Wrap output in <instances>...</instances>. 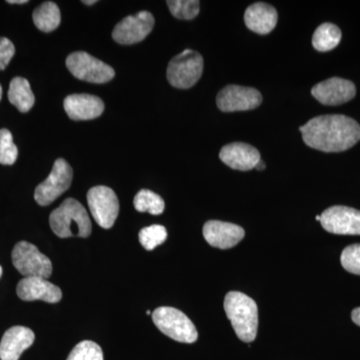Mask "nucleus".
<instances>
[{"instance_id":"obj_37","label":"nucleus","mask_w":360,"mask_h":360,"mask_svg":"<svg viewBox=\"0 0 360 360\" xmlns=\"http://www.w3.org/2000/svg\"><path fill=\"white\" fill-rule=\"evenodd\" d=\"M146 314H151L150 310H148V311H146Z\"/></svg>"},{"instance_id":"obj_33","label":"nucleus","mask_w":360,"mask_h":360,"mask_svg":"<svg viewBox=\"0 0 360 360\" xmlns=\"http://www.w3.org/2000/svg\"><path fill=\"white\" fill-rule=\"evenodd\" d=\"M84 4H86V6H92V4H96V0H91V1H82Z\"/></svg>"},{"instance_id":"obj_18","label":"nucleus","mask_w":360,"mask_h":360,"mask_svg":"<svg viewBox=\"0 0 360 360\" xmlns=\"http://www.w3.org/2000/svg\"><path fill=\"white\" fill-rule=\"evenodd\" d=\"M35 335L30 328L13 326L6 331L0 342V359L18 360L34 342Z\"/></svg>"},{"instance_id":"obj_5","label":"nucleus","mask_w":360,"mask_h":360,"mask_svg":"<svg viewBox=\"0 0 360 360\" xmlns=\"http://www.w3.org/2000/svg\"><path fill=\"white\" fill-rule=\"evenodd\" d=\"M203 71V58L198 52L186 49L170 60L167 66L168 82L179 89L194 86Z\"/></svg>"},{"instance_id":"obj_14","label":"nucleus","mask_w":360,"mask_h":360,"mask_svg":"<svg viewBox=\"0 0 360 360\" xmlns=\"http://www.w3.org/2000/svg\"><path fill=\"white\" fill-rule=\"evenodd\" d=\"M203 236L208 245L220 250L234 248L245 238V231L239 225L219 220H210L203 226Z\"/></svg>"},{"instance_id":"obj_16","label":"nucleus","mask_w":360,"mask_h":360,"mask_svg":"<svg viewBox=\"0 0 360 360\" xmlns=\"http://www.w3.org/2000/svg\"><path fill=\"white\" fill-rule=\"evenodd\" d=\"M219 158L232 169L248 172L257 167L260 158L259 151L243 142H232L220 150Z\"/></svg>"},{"instance_id":"obj_4","label":"nucleus","mask_w":360,"mask_h":360,"mask_svg":"<svg viewBox=\"0 0 360 360\" xmlns=\"http://www.w3.org/2000/svg\"><path fill=\"white\" fill-rule=\"evenodd\" d=\"M153 321L163 335L175 341L193 343L198 340V329L184 312L174 307H158L153 312Z\"/></svg>"},{"instance_id":"obj_8","label":"nucleus","mask_w":360,"mask_h":360,"mask_svg":"<svg viewBox=\"0 0 360 360\" xmlns=\"http://www.w3.org/2000/svg\"><path fill=\"white\" fill-rule=\"evenodd\" d=\"M72 176V168L68 161L58 158L54 162L49 177L35 188V201L41 206L51 205L70 188Z\"/></svg>"},{"instance_id":"obj_13","label":"nucleus","mask_w":360,"mask_h":360,"mask_svg":"<svg viewBox=\"0 0 360 360\" xmlns=\"http://www.w3.org/2000/svg\"><path fill=\"white\" fill-rule=\"evenodd\" d=\"M311 94L324 105H340L354 98L356 89L350 80L331 77L314 85Z\"/></svg>"},{"instance_id":"obj_27","label":"nucleus","mask_w":360,"mask_h":360,"mask_svg":"<svg viewBox=\"0 0 360 360\" xmlns=\"http://www.w3.org/2000/svg\"><path fill=\"white\" fill-rule=\"evenodd\" d=\"M18 150L8 129H0V163L11 165L18 160Z\"/></svg>"},{"instance_id":"obj_15","label":"nucleus","mask_w":360,"mask_h":360,"mask_svg":"<svg viewBox=\"0 0 360 360\" xmlns=\"http://www.w3.org/2000/svg\"><path fill=\"white\" fill-rule=\"evenodd\" d=\"M16 293L25 302L42 300L49 303H58L63 297L60 288L42 277H25L21 279L16 288Z\"/></svg>"},{"instance_id":"obj_22","label":"nucleus","mask_w":360,"mask_h":360,"mask_svg":"<svg viewBox=\"0 0 360 360\" xmlns=\"http://www.w3.org/2000/svg\"><path fill=\"white\" fill-rule=\"evenodd\" d=\"M341 40V30L333 23H323L316 28L312 37V45L317 51H333Z\"/></svg>"},{"instance_id":"obj_28","label":"nucleus","mask_w":360,"mask_h":360,"mask_svg":"<svg viewBox=\"0 0 360 360\" xmlns=\"http://www.w3.org/2000/svg\"><path fill=\"white\" fill-rule=\"evenodd\" d=\"M340 262L347 271L360 276V245L345 248L341 253Z\"/></svg>"},{"instance_id":"obj_19","label":"nucleus","mask_w":360,"mask_h":360,"mask_svg":"<svg viewBox=\"0 0 360 360\" xmlns=\"http://www.w3.org/2000/svg\"><path fill=\"white\" fill-rule=\"evenodd\" d=\"M278 20L276 9L264 2H257L248 7L245 22L251 32L257 34H269L276 28Z\"/></svg>"},{"instance_id":"obj_1","label":"nucleus","mask_w":360,"mask_h":360,"mask_svg":"<svg viewBox=\"0 0 360 360\" xmlns=\"http://www.w3.org/2000/svg\"><path fill=\"white\" fill-rule=\"evenodd\" d=\"M303 141L324 153H340L360 141V125L341 115H319L300 127Z\"/></svg>"},{"instance_id":"obj_31","label":"nucleus","mask_w":360,"mask_h":360,"mask_svg":"<svg viewBox=\"0 0 360 360\" xmlns=\"http://www.w3.org/2000/svg\"><path fill=\"white\" fill-rule=\"evenodd\" d=\"M266 165H265L264 161L260 160L258 161L257 167H255V169L258 170V172H262V170H264Z\"/></svg>"},{"instance_id":"obj_29","label":"nucleus","mask_w":360,"mask_h":360,"mask_svg":"<svg viewBox=\"0 0 360 360\" xmlns=\"http://www.w3.org/2000/svg\"><path fill=\"white\" fill-rule=\"evenodd\" d=\"M15 53L13 42L6 37H0V70H6Z\"/></svg>"},{"instance_id":"obj_11","label":"nucleus","mask_w":360,"mask_h":360,"mask_svg":"<svg viewBox=\"0 0 360 360\" xmlns=\"http://www.w3.org/2000/svg\"><path fill=\"white\" fill-rule=\"evenodd\" d=\"M322 227L340 236H360V212L347 206H331L321 215Z\"/></svg>"},{"instance_id":"obj_7","label":"nucleus","mask_w":360,"mask_h":360,"mask_svg":"<svg viewBox=\"0 0 360 360\" xmlns=\"http://www.w3.org/2000/svg\"><path fill=\"white\" fill-rule=\"evenodd\" d=\"M14 267L25 277L49 278L52 274V264L49 257L40 252L37 246L20 241L13 250Z\"/></svg>"},{"instance_id":"obj_17","label":"nucleus","mask_w":360,"mask_h":360,"mask_svg":"<svg viewBox=\"0 0 360 360\" xmlns=\"http://www.w3.org/2000/svg\"><path fill=\"white\" fill-rule=\"evenodd\" d=\"M65 112L72 120H90L99 117L104 111L103 101L91 94H72L66 97Z\"/></svg>"},{"instance_id":"obj_21","label":"nucleus","mask_w":360,"mask_h":360,"mask_svg":"<svg viewBox=\"0 0 360 360\" xmlns=\"http://www.w3.org/2000/svg\"><path fill=\"white\" fill-rule=\"evenodd\" d=\"M33 22L39 30L51 32L60 25L61 15L58 4L45 1L33 11Z\"/></svg>"},{"instance_id":"obj_25","label":"nucleus","mask_w":360,"mask_h":360,"mask_svg":"<svg viewBox=\"0 0 360 360\" xmlns=\"http://www.w3.org/2000/svg\"><path fill=\"white\" fill-rule=\"evenodd\" d=\"M139 241L146 250H153L156 246L162 245L167 238V229L162 225L153 224L144 227L139 232Z\"/></svg>"},{"instance_id":"obj_36","label":"nucleus","mask_w":360,"mask_h":360,"mask_svg":"<svg viewBox=\"0 0 360 360\" xmlns=\"http://www.w3.org/2000/svg\"><path fill=\"white\" fill-rule=\"evenodd\" d=\"M2 276V267L0 266V277Z\"/></svg>"},{"instance_id":"obj_12","label":"nucleus","mask_w":360,"mask_h":360,"mask_svg":"<svg viewBox=\"0 0 360 360\" xmlns=\"http://www.w3.org/2000/svg\"><path fill=\"white\" fill-rule=\"evenodd\" d=\"M155 18L148 11H141L135 15L127 16L116 25L112 39L120 44H134L146 39L153 32Z\"/></svg>"},{"instance_id":"obj_26","label":"nucleus","mask_w":360,"mask_h":360,"mask_svg":"<svg viewBox=\"0 0 360 360\" xmlns=\"http://www.w3.org/2000/svg\"><path fill=\"white\" fill-rule=\"evenodd\" d=\"M66 360H103V352L97 343L84 340L71 350Z\"/></svg>"},{"instance_id":"obj_32","label":"nucleus","mask_w":360,"mask_h":360,"mask_svg":"<svg viewBox=\"0 0 360 360\" xmlns=\"http://www.w3.org/2000/svg\"><path fill=\"white\" fill-rule=\"evenodd\" d=\"M8 4H27V0H8Z\"/></svg>"},{"instance_id":"obj_9","label":"nucleus","mask_w":360,"mask_h":360,"mask_svg":"<svg viewBox=\"0 0 360 360\" xmlns=\"http://www.w3.org/2000/svg\"><path fill=\"white\" fill-rule=\"evenodd\" d=\"M87 203L96 224L103 229H111L120 213V201L112 189L94 186L87 193Z\"/></svg>"},{"instance_id":"obj_2","label":"nucleus","mask_w":360,"mask_h":360,"mask_svg":"<svg viewBox=\"0 0 360 360\" xmlns=\"http://www.w3.org/2000/svg\"><path fill=\"white\" fill-rule=\"evenodd\" d=\"M224 307L239 340L248 343L255 340L258 328L257 302L245 293L231 291L225 295Z\"/></svg>"},{"instance_id":"obj_23","label":"nucleus","mask_w":360,"mask_h":360,"mask_svg":"<svg viewBox=\"0 0 360 360\" xmlns=\"http://www.w3.org/2000/svg\"><path fill=\"white\" fill-rule=\"evenodd\" d=\"M134 205L139 212H149L153 215H160L165 212V200L153 191L142 189L135 195Z\"/></svg>"},{"instance_id":"obj_24","label":"nucleus","mask_w":360,"mask_h":360,"mask_svg":"<svg viewBox=\"0 0 360 360\" xmlns=\"http://www.w3.org/2000/svg\"><path fill=\"white\" fill-rule=\"evenodd\" d=\"M167 4L170 13L179 20H193L200 13V2L198 0H169Z\"/></svg>"},{"instance_id":"obj_30","label":"nucleus","mask_w":360,"mask_h":360,"mask_svg":"<svg viewBox=\"0 0 360 360\" xmlns=\"http://www.w3.org/2000/svg\"><path fill=\"white\" fill-rule=\"evenodd\" d=\"M352 321H354L356 326H360V307L352 310Z\"/></svg>"},{"instance_id":"obj_35","label":"nucleus","mask_w":360,"mask_h":360,"mask_svg":"<svg viewBox=\"0 0 360 360\" xmlns=\"http://www.w3.org/2000/svg\"><path fill=\"white\" fill-rule=\"evenodd\" d=\"M315 219L319 220V221H321V215H316V217H315Z\"/></svg>"},{"instance_id":"obj_20","label":"nucleus","mask_w":360,"mask_h":360,"mask_svg":"<svg viewBox=\"0 0 360 360\" xmlns=\"http://www.w3.org/2000/svg\"><path fill=\"white\" fill-rule=\"evenodd\" d=\"M8 99L20 112H27L32 110L35 97L28 80L23 77L13 78L9 85Z\"/></svg>"},{"instance_id":"obj_3","label":"nucleus","mask_w":360,"mask_h":360,"mask_svg":"<svg viewBox=\"0 0 360 360\" xmlns=\"http://www.w3.org/2000/svg\"><path fill=\"white\" fill-rule=\"evenodd\" d=\"M49 224L54 234L60 238H89L91 233V221L82 203L68 198L51 212Z\"/></svg>"},{"instance_id":"obj_6","label":"nucleus","mask_w":360,"mask_h":360,"mask_svg":"<svg viewBox=\"0 0 360 360\" xmlns=\"http://www.w3.org/2000/svg\"><path fill=\"white\" fill-rule=\"evenodd\" d=\"M66 66L73 77L90 84H105L115 75L111 66L84 51L71 53L66 58Z\"/></svg>"},{"instance_id":"obj_10","label":"nucleus","mask_w":360,"mask_h":360,"mask_svg":"<svg viewBox=\"0 0 360 360\" xmlns=\"http://www.w3.org/2000/svg\"><path fill=\"white\" fill-rule=\"evenodd\" d=\"M262 103V96L252 87L231 84L225 86L217 94V104L224 112L255 110Z\"/></svg>"},{"instance_id":"obj_34","label":"nucleus","mask_w":360,"mask_h":360,"mask_svg":"<svg viewBox=\"0 0 360 360\" xmlns=\"http://www.w3.org/2000/svg\"><path fill=\"white\" fill-rule=\"evenodd\" d=\"M1 97H2V87H1V84H0V101H1Z\"/></svg>"}]
</instances>
